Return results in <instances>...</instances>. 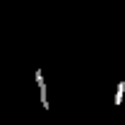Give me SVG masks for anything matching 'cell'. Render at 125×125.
Listing matches in <instances>:
<instances>
[{
	"mask_svg": "<svg viewBox=\"0 0 125 125\" xmlns=\"http://www.w3.org/2000/svg\"><path fill=\"white\" fill-rule=\"evenodd\" d=\"M36 84H38V92H41V105L43 110H49V97H46V82H43L41 69H36Z\"/></svg>",
	"mask_w": 125,
	"mask_h": 125,
	"instance_id": "6da1fadb",
	"label": "cell"
},
{
	"mask_svg": "<svg viewBox=\"0 0 125 125\" xmlns=\"http://www.w3.org/2000/svg\"><path fill=\"white\" fill-rule=\"evenodd\" d=\"M123 94H125V82H117V89H115V100H112V105L120 107L123 105Z\"/></svg>",
	"mask_w": 125,
	"mask_h": 125,
	"instance_id": "7a4b0ae2",
	"label": "cell"
}]
</instances>
